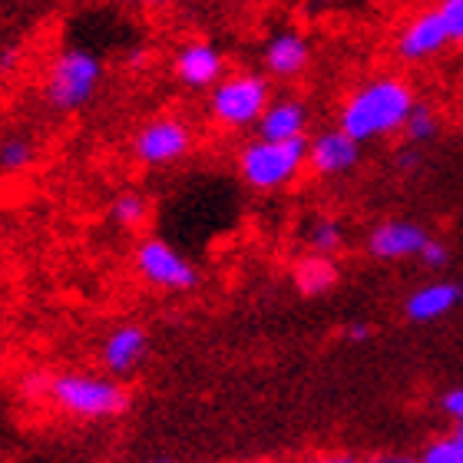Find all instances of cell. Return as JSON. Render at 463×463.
Segmentation results:
<instances>
[{
	"label": "cell",
	"mask_w": 463,
	"mask_h": 463,
	"mask_svg": "<svg viewBox=\"0 0 463 463\" xmlns=\"http://www.w3.org/2000/svg\"><path fill=\"white\" fill-rule=\"evenodd\" d=\"M414 107L417 97L407 80L391 77V73L387 77H371L341 103L338 126L364 146L401 133Z\"/></svg>",
	"instance_id": "1"
},
{
	"label": "cell",
	"mask_w": 463,
	"mask_h": 463,
	"mask_svg": "<svg viewBox=\"0 0 463 463\" xmlns=\"http://www.w3.org/2000/svg\"><path fill=\"white\" fill-rule=\"evenodd\" d=\"M308 163V139H251L241 146L239 153V175L245 185L271 193V189H285L295 175Z\"/></svg>",
	"instance_id": "2"
},
{
	"label": "cell",
	"mask_w": 463,
	"mask_h": 463,
	"mask_svg": "<svg viewBox=\"0 0 463 463\" xmlns=\"http://www.w3.org/2000/svg\"><path fill=\"white\" fill-rule=\"evenodd\" d=\"M99 80H103V63H99L97 53H90L83 47H67L50 63L43 93H47V103L53 109L73 113V109H83L90 99L97 97Z\"/></svg>",
	"instance_id": "3"
},
{
	"label": "cell",
	"mask_w": 463,
	"mask_h": 463,
	"mask_svg": "<svg viewBox=\"0 0 463 463\" xmlns=\"http://www.w3.org/2000/svg\"><path fill=\"white\" fill-rule=\"evenodd\" d=\"M269 99L271 87L261 73H232L209 90V116L219 126L245 129V126H255Z\"/></svg>",
	"instance_id": "4"
},
{
	"label": "cell",
	"mask_w": 463,
	"mask_h": 463,
	"mask_svg": "<svg viewBox=\"0 0 463 463\" xmlns=\"http://www.w3.org/2000/svg\"><path fill=\"white\" fill-rule=\"evenodd\" d=\"M47 394L67 414L77 417H116L129 407V394L113 381L90 374H60L47 381Z\"/></svg>",
	"instance_id": "5"
},
{
	"label": "cell",
	"mask_w": 463,
	"mask_h": 463,
	"mask_svg": "<svg viewBox=\"0 0 463 463\" xmlns=\"http://www.w3.org/2000/svg\"><path fill=\"white\" fill-rule=\"evenodd\" d=\"M193 149V129L179 116H156L133 136V156L143 165H173Z\"/></svg>",
	"instance_id": "6"
},
{
	"label": "cell",
	"mask_w": 463,
	"mask_h": 463,
	"mask_svg": "<svg viewBox=\"0 0 463 463\" xmlns=\"http://www.w3.org/2000/svg\"><path fill=\"white\" fill-rule=\"evenodd\" d=\"M136 269L149 285L156 288H169V291H189L195 288V269L179 255V251L163 239H146L139 241L136 249Z\"/></svg>",
	"instance_id": "7"
},
{
	"label": "cell",
	"mask_w": 463,
	"mask_h": 463,
	"mask_svg": "<svg viewBox=\"0 0 463 463\" xmlns=\"http://www.w3.org/2000/svg\"><path fill=\"white\" fill-rule=\"evenodd\" d=\"M173 73L189 90H213L225 73V53L213 40H189L175 50Z\"/></svg>",
	"instance_id": "8"
},
{
	"label": "cell",
	"mask_w": 463,
	"mask_h": 463,
	"mask_svg": "<svg viewBox=\"0 0 463 463\" xmlns=\"http://www.w3.org/2000/svg\"><path fill=\"white\" fill-rule=\"evenodd\" d=\"M397 57L404 63H424V60L437 57L444 47H450V37L444 30V20L437 10H424L404 24V30L397 33Z\"/></svg>",
	"instance_id": "9"
},
{
	"label": "cell",
	"mask_w": 463,
	"mask_h": 463,
	"mask_svg": "<svg viewBox=\"0 0 463 463\" xmlns=\"http://www.w3.org/2000/svg\"><path fill=\"white\" fill-rule=\"evenodd\" d=\"M311 60V43L301 30H275L261 47V67L275 80H295Z\"/></svg>",
	"instance_id": "10"
},
{
	"label": "cell",
	"mask_w": 463,
	"mask_h": 463,
	"mask_svg": "<svg viewBox=\"0 0 463 463\" xmlns=\"http://www.w3.org/2000/svg\"><path fill=\"white\" fill-rule=\"evenodd\" d=\"M308 163L318 175H345L361 163V143L347 136L341 126L321 129L308 143Z\"/></svg>",
	"instance_id": "11"
},
{
	"label": "cell",
	"mask_w": 463,
	"mask_h": 463,
	"mask_svg": "<svg viewBox=\"0 0 463 463\" xmlns=\"http://www.w3.org/2000/svg\"><path fill=\"white\" fill-rule=\"evenodd\" d=\"M427 239H430V235L417 222H401V219H394V222H381L367 235V249H371L374 259L391 261V259H407V255H420Z\"/></svg>",
	"instance_id": "12"
},
{
	"label": "cell",
	"mask_w": 463,
	"mask_h": 463,
	"mask_svg": "<svg viewBox=\"0 0 463 463\" xmlns=\"http://www.w3.org/2000/svg\"><path fill=\"white\" fill-rule=\"evenodd\" d=\"M261 139H298L308 129V107L301 99H269V107L261 109L255 119Z\"/></svg>",
	"instance_id": "13"
},
{
	"label": "cell",
	"mask_w": 463,
	"mask_h": 463,
	"mask_svg": "<svg viewBox=\"0 0 463 463\" xmlns=\"http://www.w3.org/2000/svg\"><path fill=\"white\" fill-rule=\"evenodd\" d=\"M143 354H146V335H143V328H133V325L116 328L107 338V345H103V364H107L109 371H116V374L136 367Z\"/></svg>",
	"instance_id": "14"
},
{
	"label": "cell",
	"mask_w": 463,
	"mask_h": 463,
	"mask_svg": "<svg viewBox=\"0 0 463 463\" xmlns=\"http://www.w3.org/2000/svg\"><path fill=\"white\" fill-rule=\"evenodd\" d=\"M457 301H460V288L447 285V281H437V285H427V288L414 291L407 298V315L414 321H434V318H444Z\"/></svg>",
	"instance_id": "15"
},
{
	"label": "cell",
	"mask_w": 463,
	"mask_h": 463,
	"mask_svg": "<svg viewBox=\"0 0 463 463\" xmlns=\"http://www.w3.org/2000/svg\"><path fill=\"white\" fill-rule=\"evenodd\" d=\"M295 281H298V288L305 295H325V291L335 288V281H338V265L328 259V255H321V251H311L308 259H301L295 265Z\"/></svg>",
	"instance_id": "16"
},
{
	"label": "cell",
	"mask_w": 463,
	"mask_h": 463,
	"mask_svg": "<svg viewBox=\"0 0 463 463\" xmlns=\"http://www.w3.org/2000/svg\"><path fill=\"white\" fill-rule=\"evenodd\" d=\"M33 143H30L27 136H7V139H0V169L4 173H24L30 163H33Z\"/></svg>",
	"instance_id": "17"
},
{
	"label": "cell",
	"mask_w": 463,
	"mask_h": 463,
	"mask_svg": "<svg viewBox=\"0 0 463 463\" xmlns=\"http://www.w3.org/2000/svg\"><path fill=\"white\" fill-rule=\"evenodd\" d=\"M116 225H123V229H136V225L146 222V215H149V203H146L139 193H123L113 199V209H109Z\"/></svg>",
	"instance_id": "18"
},
{
	"label": "cell",
	"mask_w": 463,
	"mask_h": 463,
	"mask_svg": "<svg viewBox=\"0 0 463 463\" xmlns=\"http://www.w3.org/2000/svg\"><path fill=\"white\" fill-rule=\"evenodd\" d=\"M437 129H440V123H437V113L427 103H417L414 109H411V116H407L404 123V133L411 143H427V139H434Z\"/></svg>",
	"instance_id": "19"
},
{
	"label": "cell",
	"mask_w": 463,
	"mask_h": 463,
	"mask_svg": "<svg viewBox=\"0 0 463 463\" xmlns=\"http://www.w3.org/2000/svg\"><path fill=\"white\" fill-rule=\"evenodd\" d=\"M341 239H345V232H341V222H335V219H318V222L311 225V232H308L311 249L321 251V255L338 251Z\"/></svg>",
	"instance_id": "20"
},
{
	"label": "cell",
	"mask_w": 463,
	"mask_h": 463,
	"mask_svg": "<svg viewBox=\"0 0 463 463\" xmlns=\"http://www.w3.org/2000/svg\"><path fill=\"white\" fill-rule=\"evenodd\" d=\"M434 10L440 14V20H444V30H447V37H450V43H460L463 47V0H440Z\"/></svg>",
	"instance_id": "21"
},
{
	"label": "cell",
	"mask_w": 463,
	"mask_h": 463,
	"mask_svg": "<svg viewBox=\"0 0 463 463\" xmlns=\"http://www.w3.org/2000/svg\"><path fill=\"white\" fill-rule=\"evenodd\" d=\"M420 463H463V437H447L437 444L427 447V454Z\"/></svg>",
	"instance_id": "22"
},
{
	"label": "cell",
	"mask_w": 463,
	"mask_h": 463,
	"mask_svg": "<svg viewBox=\"0 0 463 463\" xmlns=\"http://www.w3.org/2000/svg\"><path fill=\"white\" fill-rule=\"evenodd\" d=\"M420 259H424V265H430V269H440V265H447V249L440 241L427 239L424 249H420Z\"/></svg>",
	"instance_id": "23"
},
{
	"label": "cell",
	"mask_w": 463,
	"mask_h": 463,
	"mask_svg": "<svg viewBox=\"0 0 463 463\" xmlns=\"http://www.w3.org/2000/svg\"><path fill=\"white\" fill-rule=\"evenodd\" d=\"M444 411L450 417H457V420H463V387H457V391H450L444 397Z\"/></svg>",
	"instance_id": "24"
},
{
	"label": "cell",
	"mask_w": 463,
	"mask_h": 463,
	"mask_svg": "<svg viewBox=\"0 0 463 463\" xmlns=\"http://www.w3.org/2000/svg\"><path fill=\"white\" fill-rule=\"evenodd\" d=\"M119 4H133V7H163L169 0H119Z\"/></svg>",
	"instance_id": "25"
},
{
	"label": "cell",
	"mask_w": 463,
	"mask_h": 463,
	"mask_svg": "<svg viewBox=\"0 0 463 463\" xmlns=\"http://www.w3.org/2000/svg\"><path fill=\"white\" fill-rule=\"evenodd\" d=\"M347 335H351L354 341H361V338H367V335H371V328H367V325H351V328H347Z\"/></svg>",
	"instance_id": "26"
},
{
	"label": "cell",
	"mask_w": 463,
	"mask_h": 463,
	"mask_svg": "<svg viewBox=\"0 0 463 463\" xmlns=\"http://www.w3.org/2000/svg\"><path fill=\"white\" fill-rule=\"evenodd\" d=\"M414 153H401V165H404V169H414Z\"/></svg>",
	"instance_id": "27"
},
{
	"label": "cell",
	"mask_w": 463,
	"mask_h": 463,
	"mask_svg": "<svg viewBox=\"0 0 463 463\" xmlns=\"http://www.w3.org/2000/svg\"><path fill=\"white\" fill-rule=\"evenodd\" d=\"M311 463H351L347 457H321V460H311Z\"/></svg>",
	"instance_id": "28"
},
{
	"label": "cell",
	"mask_w": 463,
	"mask_h": 463,
	"mask_svg": "<svg viewBox=\"0 0 463 463\" xmlns=\"http://www.w3.org/2000/svg\"><path fill=\"white\" fill-rule=\"evenodd\" d=\"M457 437H463V420H460V430H457Z\"/></svg>",
	"instance_id": "29"
},
{
	"label": "cell",
	"mask_w": 463,
	"mask_h": 463,
	"mask_svg": "<svg viewBox=\"0 0 463 463\" xmlns=\"http://www.w3.org/2000/svg\"><path fill=\"white\" fill-rule=\"evenodd\" d=\"M153 463H165V460H153Z\"/></svg>",
	"instance_id": "30"
}]
</instances>
